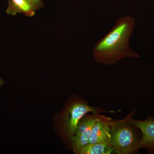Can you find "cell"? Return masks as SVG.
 <instances>
[{"instance_id":"1","label":"cell","mask_w":154,"mask_h":154,"mask_svg":"<svg viewBox=\"0 0 154 154\" xmlns=\"http://www.w3.org/2000/svg\"><path fill=\"white\" fill-rule=\"evenodd\" d=\"M135 25V20L131 16L119 19L111 30L96 43L92 52L94 60L108 66L126 58L140 57L129 45Z\"/></svg>"},{"instance_id":"10","label":"cell","mask_w":154,"mask_h":154,"mask_svg":"<svg viewBox=\"0 0 154 154\" xmlns=\"http://www.w3.org/2000/svg\"><path fill=\"white\" fill-rule=\"evenodd\" d=\"M4 84V80H3V79H2V78H1V77H0V88H1V87H2Z\"/></svg>"},{"instance_id":"9","label":"cell","mask_w":154,"mask_h":154,"mask_svg":"<svg viewBox=\"0 0 154 154\" xmlns=\"http://www.w3.org/2000/svg\"><path fill=\"white\" fill-rule=\"evenodd\" d=\"M33 5L35 6L36 9L41 8L42 6V0H28Z\"/></svg>"},{"instance_id":"3","label":"cell","mask_w":154,"mask_h":154,"mask_svg":"<svg viewBox=\"0 0 154 154\" xmlns=\"http://www.w3.org/2000/svg\"><path fill=\"white\" fill-rule=\"evenodd\" d=\"M104 110L90 106L78 97L72 98L67 103L58 119V125L64 137L71 143L79 122L89 113H102Z\"/></svg>"},{"instance_id":"7","label":"cell","mask_w":154,"mask_h":154,"mask_svg":"<svg viewBox=\"0 0 154 154\" xmlns=\"http://www.w3.org/2000/svg\"><path fill=\"white\" fill-rule=\"evenodd\" d=\"M37 10L28 0H9L7 14L15 15L18 13H23L27 16H33Z\"/></svg>"},{"instance_id":"5","label":"cell","mask_w":154,"mask_h":154,"mask_svg":"<svg viewBox=\"0 0 154 154\" xmlns=\"http://www.w3.org/2000/svg\"><path fill=\"white\" fill-rule=\"evenodd\" d=\"M131 122L141 132L140 148L146 149L150 154H154V119L151 116L143 120L132 118Z\"/></svg>"},{"instance_id":"6","label":"cell","mask_w":154,"mask_h":154,"mask_svg":"<svg viewBox=\"0 0 154 154\" xmlns=\"http://www.w3.org/2000/svg\"><path fill=\"white\" fill-rule=\"evenodd\" d=\"M111 118L99 113L92 128L88 143H110L109 122Z\"/></svg>"},{"instance_id":"2","label":"cell","mask_w":154,"mask_h":154,"mask_svg":"<svg viewBox=\"0 0 154 154\" xmlns=\"http://www.w3.org/2000/svg\"><path fill=\"white\" fill-rule=\"evenodd\" d=\"M136 110L134 109L121 120L111 119L109 122L110 143L116 153H137L140 148L141 132L131 122Z\"/></svg>"},{"instance_id":"8","label":"cell","mask_w":154,"mask_h":154,"mask_svg":"<svg viewBox=\"0 0 154 154\" xmlns=\"http://www.w3.org/2000/svg\"><path fill=\"white\" fill-rule=\"evenodd\" d=\"M113 152L110 143H88L82 147L78 154H109Z\"/></svg>"},{"instance_id":"4","label":"cell","mask_w":154,"mask_h":154,"mask_svg":"<svg viewBox=\"0 0 154 154\" xmlns=\"http://www.w3.org/2000/svg\"><path fill=\"white\" fill-rule=\"evenodd\" d=\"M99 113H87L79 122L71 143L72 150L75 153L78 154L82 147L88 144L92 128Z\"/></svg>"}]
</instances>
